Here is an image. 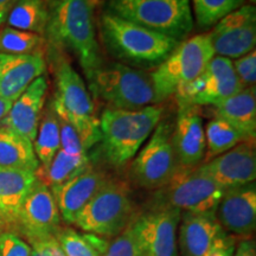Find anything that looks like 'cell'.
I'll return each mask as SVG.
<instances>
[{
	"label": "cell",
	"mask_w": 256,
	"mask_h": 256,
	"mask_svg": "<svg viewBox=\"0 0 256 256\" xmlns=\"http://www.w3.org/2000/svg\"><path fill=\"white\" fill-rule=\"evenodd\" d=\"M100 0H57L49 5L46 34L57 52H68L88 78L102 60L96 37V8Z\"/></svg>",
	"instance_id": "6da1fadb"
},
{
	"label": "cell",
	"mask_w": 256,
	"mask_h": 256,
	"mask_svg": "<svg viewBox=\"0 0 256 256\" xmlns=\"http://www.w3.org/2000/svg\"><path fill=\"white\" fill-rule=\"evenodd\" d=\"M100 32L102 43L112 57L139 70L158 68L180 43L107 11L101 16Z\"/></svg>",
	"instance_id": "7a4b0ae2"
},
{
	"label": "cell",
	"mask_w": 256,
	"mask_h": 256,
	"mask_svg": "<svg viewBox=\"0 0 256 256\" xmlns=\"http://www.w3.org/2000/svg\"><path fill=\"white\" fill-rule=\"evenodd\" d=\"M164 114L162 104L136 110L106 108L100 120V142L104 160L115 168H122L140 151Z\"/></svg>",
	"instance_id": "3957f363"
},
{
	"label": "cell",
	"mask_w": 256,
	"mask_h": 256,
	"mask_svg": "<svg viewBox=\"0 0 256 256\" xmlns=\"http://www.w3.org/2000/svg\"><path fill=\"white\" fill-rule=\"evenodd\" d=\"M54 58L56 92L51 98L54 110L60 118L68 120L78 130L86 151L100 142V120L89 90L78 72L72 68L68 57L57 52Z\"/></svg>",
	"instance_id": "277c9868"
},
{
	"label": "cell",
	"mask_w": 256,
	"mask_h": 256,
	"mask_svg": "<svg viewBox=\"0 0 256 256\" xmlns=\"http://www.w3.org/2000/svg\"><path fill=\"white\" fill-rule=\"evenodd\" d=\"M89 89L108 108L136 110L162 104L153 86L151 74L119 62L102 63L88 76Z\"/></svg>",
	"instance_id": "5b68a950"
},
{
	"label": "cell",
	"mask_w": 256,
	"mask_h": 256,
	"mask_svg": "<svg viewBox=\"0 0 256 256\" xmlns=\"http://www.w3.org/2000/svg\"><path fill=\"white\" fill-rule=\"evenodd\" d=\"M104 11L180 42L194 25L191 0H108Z\"/></svg>",
	"instance_id": "8992f818"
},
{
	"label": "cell",
	"mask_w": 256,
	"mask_h": 256,
	"mask_svg": "<svg viewBox=\"0 0 256 256\" xmlns=\"http://www.w3.org/2000/svg\"><path fill=\"white\" fill-rule=\"evenodd\" d=\"M136 208L128 185L119 179L108 183L89 202L72 226L83 232L114 238L136 217Z\"/></svg>",
	"instance_id": "52a82bcc"
},
{
	"label": "cell",
	"mask_w": 256,
	"mask_h": 256,
	"mask_svg": "<svg viewBox=\"0 0 256 256\" xmlns=\"http://www.w3.org/2000/svg\"><path fill=\"white\" fill-rule=\"evenodd\" d=\"M214 57L215 51L208 34L182 40L174 52L151 74L159 101L162 104L194 82Z\"/></svg>",
	"instance_id": "ba28073f"
},
{
	"label": "cell",
	"mask_w": 256,
	"mask_h": 256,
	"mask_svg": "<svg viewBox=\"0 0 256 256\" xmlns=\"http://www.w3.org/2000/svg\"><path fill=\"white\" fill-rule=\"evenodd\" d=\"M172 130L174 127L168 121L160 120L148 142L134 156L130 177L136 186L159 190L182 168L172 142Z\"/></svg>",
	"instance_id": "9c48e42d"
},
{
	"label": "cell",
	"mask_w": 256,
	"mask_h": 256,
	"mask_svg": "<svg viewBox=\"0 0 256 256\" xmlns=\"http://www.w3.org/2000/svg\"><path fill=\"white\" fill-rule=\"evenodd\" d=\"M224 192L197 166L180 168L168 184L156 190L153 208H174L182 212H215Z\"/></svg>",
	"instance_id": "30bf717a"
},
{
	"label": "cell",
	"mask_w": 256,
	"mask_h": 256,
	"mask_svg": "<svg viewBox=\"0 0 256 256\" xmlns=\"http://www.w3.org/2000/svg\"><path fill=\"white\" fill-rule=\"evenodd\" d=\"M243 86L236 75L232 60L215 56L194 82L179 90L178 104L215 106L238 94Z\"/></svg>",
	"instance_id": "8fae6325"
},
{
	"label": "cell",
	"mask_w": 256,
	"mask_h": 256,
	"mask_svg": "<svg viewBox=\"0 0 256 256\" xmlns=\"http://www.w3.org/2000/svg\"><path fill=\"white\" fill-rule=\"evenodd\" d=\"M60 220L52 192L46 184L36 179L22 204L16 230L31 244L42 240L55 238L62 228Z\"/></svg>",
	"instance_id": "7c38bea8"
},
{
	"label": "cell",
	"mask_w": 256,
	"mask_h": 256,
	"mask_svg": "<svg viewBox=\"0 0 256 256\" xmlns=\"http://www.w3.org/2000/svg\"><path fill=\"white\" fill-rule=\"evenodd\" d=\"M182 211L174 208H152L130 224L147 256H178L177 230Z\"/></svg>",
	"instance_id": "4fadbf2b"
},
{
	"label": "cell",
	"mask_w": 256,
	"mask_h": 256,
	"mask_svg": "<svg viewBox=\"0 0 256 256\" xmlns=\"http://www.w3.org/2000/svg\"><path fill=\"white\" fill-rule=\"evenodd\" d=\"M215 55L226 58H240L255 50L256 8L243 5L226 16L209 34Z\"/></svg>",
	"instance_id": "5bb4252c"
},
{
	"label": "cell",
	"mask_w": 256,
	"mask_h": 256,
	"mask_svg": "<svg viewBox=\"0 0 256 256\" xmlns=\"http://www.w3.org/2000/svg\"><path fill=\"white\" fill-rule=\"evenodd\" d=\"M198 170L224 190L254 183L256 178L255 139L246 140L209 162Z\"/></svg>",
	"instance_id": "9a60e30c"
},
{
	"label": "cell",
	"mask_w": 256,
	"mask_h": 256,
	"mask_svg": "<svg viewBox=\"0 0 256 256\" xmlns=\"http://www.w3.org/2000/svg\"><path fill=\"white\" fill-rule=\"evenodd\" d=\"M215 216L226 232L238 238H252L256 226V186L254 183L226 188Z\"/></svg>",
	"instance_id": "2e32d148"
},
{
	"label": "cell",
	"mask_w": 256,
	"mask_h": 256,
	"mask_svg": "<svg viewBox=\"0 0 256 256\" xmlns=\"http://www.w3.org/2000/svg\"><path fill=\"white\" fill-rule=\"evenodd\" d=\"M110 177L92 164L75 178L60 186L50 188L58 208L60 218L74 224L81 211L108 183Z\"/></svg>",
	"instance_id": "e0dca14e"
},
{
	"label": "cell",
	"mask_w": 256,
	"mask_h": 256,
	"mask_svg": "<svg viewBox=\"0 0 256 256\" xmlns=\"http://www.w3.org/2000/svg\"><path fill=\"white\" fill-rule=\"evenodd\" d=\"M178 115L172 130V142L182 168H196L206 156V130L197 107L178 104Z\"/></svg>",
	"instance_id": "ac0fdd59"
},
{
	"label": "cell",
	"mask_w": 256,
	"mask_h": 256,
	"mask_svg": "<svg viewBox=\"0 0 256 256\" xmlns=\"http://www.w3.org/2000/svg\"><path fill=\"white\" fill-rule=\"evenodd\" d=\"M48 89L49 84L43 75L34 80L12 104L2 121V126L20 134L34 144L46 100Z\"/></svg>",
	"instance_id": "d6986e66"
},
{
	"label": "cell",
	"mask_w": 256,
	"mask_h": 256,
	"mask_svg": "<svg viewBox=\"0 0 256 256\" xmlns=\"http://www.w3.org/2000/svg\"><path fill=\"white\" fill-rule=\"evenodd\" d=\"M46 68L43 55L0 54V98L14 104Z\"/></svg>",
	"instance_id": "ffe728a7"
},
{
	"label": "cell",
	"mask_w": 256,
	"mask_h": 256,
	"mask_svg": "<svg viewBox=\"0 0 256 256\" xmlns=\"http://www.w3.org/2000/svg\"><path fill=\"white\" fill-rule=\"evenodd\" d=\"M177 244L182 256H203L224 232L215 212H182Z\"/></svg>",
	"instance_id": "44dd1931"
},
{
	"label": "cell",
	"mask_w": 256,
	"mask_h": 256,
	"mask_svg": "<svg viewBox=\"0 0 256 256\" xmlns=\"http://www.w3.org/2000/svg\"><path fill=\"white\" fill-rule=\"evenodd\" d=\"M36 179V172L0 168V226L16 229L22 204Z\"/></svg>",
	"instance_id": "7402d4cb"
},
{
	"label": "cell",
	"mask_w": 256,
	"mask_h": 256,
	"mask_svg": "<svg viewBox=\"0 0 256 256\" xmlns=\"http://www.w3.org/2000/svg\"><path fill=\"white\" fill-rule=\"evenodd\" d=\"M214 115L242 133L247 140L256 136V92L254 87L243 88L238 94L212 106Z\"/></svg>",
	"instance_id": "603a6c76"
},
{
	"label": "cell",
	"mask_w": 256,
	"mask_h": 256,
	"mask_svg": "<svg viewBox=\"0 0 256 256\" xmlns=\"http://www.w3.org/2000/svg\"><path fill=\"white\" fill-rule=\"evenodd\" d=\"M40 168L34 144L0 124V168L36 172Z\"/></svg>",
	"instance_id": "cb8c5ba5"
},
{
	"label": "cell",
	"mask_w": 256,
	"mask_h": 256,
	"mask_svg": "<svg viewBox=\"0 0 256 256\" xmlns=\"http://www.w3.org/2000/svg\"><path fill=\"white\" fill-rule=\"evenodd\" d=\"M89 165H90V158L88 153L87 154H70L60 148L46 168H38L36 177L49 188H54L75 178Z\"/></svg>",
	"instance_id": "d4e9b609"
},
{
	"label": "cell",
	"mask_w": 256,
	"mask_h": 256,
	"mask_svg": "<svg viewBox=\"0 0 256 256\" xmlns=\"http://www.w3.org/2000/svg\"><path fill=\"white\" fill-rule=\"evenodd\" d=\"M49 19V5L46 0H17L6 18L8 25L17 30L43 36Z\"/></svg>",
	"instance_id": "484cf974"
},
{
	"label": "cell",
	"mask_w": 256,
	"mask_h": 256,
	"mask_svg": "<svg viewBox=\"0 0 256 256\" xmlns=\"http://www.w3.org/2000/svg\"><path fill=\"white\" fill-rule=\"evenodd\" d=\"M60 148V122L51 101L42 113L36 139L34 142V150L40 168H46L56 153Z\"/></svg>",
	"instance_id": "4316f807"
},
{
	"label": "cell",
	"mask_w": 256,
	"mask_h": 256,
	"mask_svg": "<svg viewBox=\"0 0 256 256\" xmlns=\"http://www.w3.org/2000/svg\"><path fill=\"white\" fill-rule=\"evenodd\" d=\"M56 240L66 256H104L110 241L78 229L60 228Z\"/></svg>",
	"instance_id": "83f0119b"
},
{
	"label": "cell",
	"mask_w": 256,
	"mask_h": 256,
	"mask_svg": "<svg viewBox=\"0 0 256 256\" xmlns=\"http://www.w3.org/2000/svg\"><path fill=\"white\" fill-rule=\"evenodd\" d=\"M246 140L247 139L244 136L240 133L236 128H234L232 124L214 118L206 128V147L203 162L216 158Z\"/></svg>",
	"instance_id": "f1b7e54d"
},
{
	"label": "cell",
	"mask_w": 256,
	"mask_h": 256,
	"mask_svg": "<svg viewBox=\"0 0 256 256\" xmlns=\"http://www.w3.org/2000/svg\"><path fill=\"white\" fill-rule=\"evenodd\" d=\"M44 46L40 34L10 26L0 30V54L4 55H42Z\"/></svg>",
	"instance_id": "f546056e"
},
{
	"label": "cell",
	"mask_w": 256,
	"mask_h": 256,
	"mask_svg": "<svg viewBox=\"0 0 256 256\" xmlns=\"http://www.w3.org/2000/svg\"><path fill=\"white\" fill-rule=\"evenodd\" d=\"M246 0H192L196 23L200 28H214L220 19L246 5Z\"/></svg>",
	"instance_id": "4dcf8cb0"
},
{
	"label": "cell",
	"mask_w": 256,
	"mask_h": 256,
	"mask_svg": "<svg viewBox=\"0 0 256 256\" xmlns=\"http://www.w3.org/2000/svg\"><path fill=\"white\" fill-rule=\"evenodd\" d=\"M104 256H147L132 226L112 238Z\"/></svg>",
	"instance_id": "1f68e13d"
},
{
	"label": "cell",
	"mask_w": 256,
	"mask_h": 256,
	"mask_svg": "<svg viewBox=\"0 0 256 256\" xmlns=\"http://www.w3.org/2000/svg\"><path fill=\"white\" fill-rule=\"evenodd\" d=\"M58 116V115H57ZM60 134V148L70 154H87L76 128L66 120L58 116Z\"/></svg>",
	"instance_id": "d6a6232c"
},
{
	"label": "cell",
	"mask_w": 256,
	"mask_h": 256,
	"mask_svg": "<svg viewBox=\"0 0 256 256\" xmlns=\"http://www.w3.org/2000/svg\"><path fill=\"white\" fill-rule=\"evenodd\" d=\"M31 247L14 232H0V256H30Z\"/></svg>",
	"instance_id": "836d02e7"
},
{
	"label": "cell",
	"mask_w": 256,
	"mask_h": 256,
	"mask_svg": "<svg viewBox=\"0 0 256 256\" xmlns=\"http://www.w3.org/2000/svg\"><path fill=\"white\" fill-rule=\"evenodd\" d=\"M236 75L243 88L254 87L256 82V52L255 50L247 55L236 58L232 62Z\"/></svg>",
	"instance_id": "e575fe53"
},
{
	"label": "cell",
	"mask_w": 256,
	"mask_h": 256,
	"mask_svg": "<svg viewBox=\"0 0 256 256\" xmlns=\"http://www.w3.org/2000/svg\"><path fill=\"white\" fill-rule=\"evenodd\" d=\"M238 240L241 238H238L236 236L224 232L215 240L209 250L203 256H232Z\"/></svg>",
	"instance_id": "d590c367"
},
{
	"label": "cell",
	"mask_w": 256,
	"mask_h": 256,
	"mask_svg": "<svg viewBox=\"0 0 256 256\" xmlns=\"http://www.w3.org/2000/svg\"><path fill=\"white\" fill-rule=\"evenodd\" d=\"M31 248L36 249L42 254V256H66L60 247L56 238H50L31 243Z\"/></svg>",
	"instance_id": "8d00e7d4"
},
{
	"label": "cell",
	"mask_w": 256,
	"mask_h": 256,
	"mask_svg": "<svg viewBox=\"0 0 256 256\" xmlns=\"http://www.w3.org/2000/svg\"><path fill=\"white\" fill-rule=\"evenodd\" d=\"M232 256H256L255 242L252 238L238 240Z\"/></svg>",
	"instance_id": "74e56055"
},
{
	"label": "cell",
	"mask_w": 256,
	"mask_h": 256,
	"mask_svg": "<svg viewBox=\"0 0 256 256\" xmlns=\"http://www.w3.org/2000/svg\"><path fill=\"white\" fill-rule=\"evenodd\" d=\"M17 0H0V28L5 23L6 18L11 11L12 6Z\"/></svg>",
	"instance_id": "f35d334b"
},
{
	"label": "cell",
	"mask_w": 256,
	"mask_h": 256,
	"mask_svg": "<svg viewBox=\"0 0 256 256\" xmlns=\"http://www.w3.org/2000/svg\"><path fill=\"white\" fill-rule=\"evenodd\" d=\"M11 106H12V102H10L8 100H5V98H0V124H2V121H4L6 115H8Z\"/></svg>",
	"instance_id": "ab89813d"
},
{
	"label": "cell",
	"mask_w": 256,
	"mask_h": 256,
	"mask_svg": "<svg viewBox=\"0 0 256 256\" xmlns=\"http://www.w3.org/2000/svg\"><path fill=\"white\" fill-rule=\"evenodd\" d=\"M30 256H42V254L38 250H36V249L31 248V252H30Z\"/></svg>",
	"instance_id": "60d3db41"
},
{
	"label": "cell",
	"mask_w": 256,
	"mask_h": 256,
	"mask_svg": "<svg viewBox=\"0 0 256 256\" xmlns=\"http://www.w3.org/2000/svg\"><path fill=\"white\" fill-rule=\"evenodd\" d=\"M46 4H48V5H51V4H52V2H57V0H46Z\"/></svg>",
	"instance_id": "b9f144b4"
}]
</instances>
